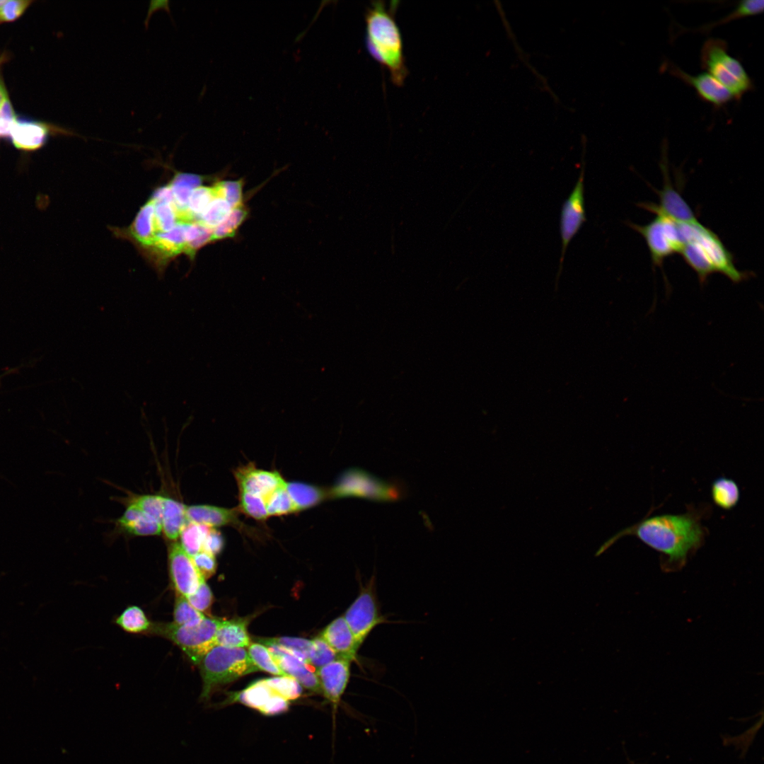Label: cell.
<instances>
[{
  "instance_id": "cell-1",
  "label": "cell",
  "mask_w": 764,
  "mask_h": 764,
  "mask_svg": "<svg viewBox=\"0 0 764 764\" xmlns=\"http://www.w3.org/2000/svg\"><path fill=\"white\" fill-rule=\"evenodd\" d=\"M634 535L663 553L670 563H683L688 553L702 543L704 531L695 514H661L644 519L619 533Z\"/></svg>"
},
{
  "instance_id": "cell-2",
  "label": "cell",
  "mask_w": 764,
  "mask_h": 764,
  "mask_svg": "<svg viewBox=\"0 0 764 764\" xmlns=\"http://www.w3.org/2000/svg\"><path fill=\"white\" fill-rule=\"evenodd\" d=\"M398 1L389 6L381 1L372 2L365 13L366 46L369 54L389 72L397 86L403 85L408 71L399 27L395 20Z\"/></svg>"
},
{
  "instance_id": "cell-3",
  "label": "cell",
  "mask_w": 764,
  "mask_h": 764,
  "mask_svg": "<svg viewBox=\"0 0 764 764\" xmlns=\"http://www.w3.org/2000/svg\"><path fill=\"white\" fill-rule=\"evenodd\" d=\"M203 681L201 699L208 700L221 685L257 671L244 648L214 646L199 662Z\"/></svg>"
},
{
  "instance_id": "cell-4",
  "label": "cell",
  "mask_w": 764,
  "mask_h": 764,
  "mask_svg": "<svg viewBox=\"0 0 764 764\" xmlns=\"http://www.w3.org/2000/svg\"><path fill=\"white\" fill-rule=\"evenodd\" d=\"M700 62L702 68L724 86L734 99L740 100L753 89V83L742 64L728 53L724 40L707 38L701 48Z\"/></svg>"
},
{
  "instance_id": "cell-5",
  "label": "cell",
  "mask_w": 764,
  "mask_h": 764,
  "mask_svg": "<svg viewBox=\"0 0 764 764\" xmlns=\"http://www.w3.org/2000/svg\"><path fill=\"white\" fill-rule=\"evenodd\" d=\"M221 621V618L206 616L194 626H183L174 623H152L148 633L172 641L193 664H199L204 656L216 645V634Z\"/></svg>"
},
{
  "instance_id": "cell-6",
  "label": "cell",
  "mask_w": 764,
  "mask_h": 764,
  "mask_svg": "<svg viewBox=\"0 0 764 764\" xmlns=\"http://www.w3.org/2000/svg\"><path fill=\"white\" fill-rule=\"evenodd\" d=\"M678 224L683 243L687 241L692 242L714 273L726 276L734 283H739L748 277V272L736 267L731 253L714 232L698 221Z\"/></svg>"
},
{
  "instance_id": "cell-7",
  "label": "cell",
  "mask_w": 764,
  "mask_h": 764,
  "mask_svg": "<svg viewBox=\"0 0 764 764\" xmlns=\"http://www.w3.org/2000/svg\"><path fill=\"white\" fill-rule=\"evenodd\" d=\"M343 617L360 647L378 626L388 622L381 610L374 576L360 583L358 595Z\"/></svg>"
},
{
  "instance_id": "cell-8",
  "label": "cell",
  "mask_w": 764,
  "mask_h": 764,
  "mask_svg": "<svg viewBox=\"0 0 764 764\" xmlns=\"http://www.w3.org/2000/svg\"><path fill=\"white\" fill-rule=\"evenodd\" d=\"M329 495L332 498L357 497L374 501L395 500L400 492L393 485L358 468L345 470L331 488Z\"/></svg>"
},
{
  "instance_id": "cell-9",
  "label": "cell",
  "mask_w": 764,
  "mask_h": 764,
  "mask_svg": "<svg viewBox=\"0 0 764 764\" xmlns=\"http://www.w3.org/2000/svg\"><path fill=\"white\" fill-rule=\"evenodd\" d=\"M628 224L644 238L654 266L661 267L666 257L679 253L683 245L678 222L664 215L656 214L645 225Z\"/></svg>"
},
{
  "instance_id": "cell-10",
  "label": "cell",
  "mask_w": 764,
  "mask_h": 764,
  "mask_svg": "<svg viewBox=\"0 0 764 764\" xmlns=\"http://www.w3.org/2000/svg\"><path fill=\"white\" fill-rule=\"evenodd\" d=\"M584 207V166L567 199L564 202L560 214V235L562 250L559 274L562 268L564 257L568 245L586 221Z\"/></svg>"
},
{
  "instance_id": "cell-11",
  "label": "cell",
  "mask_w": 764,
  "mask_h": 764,
  "mask_svg": "<svg viewBox=\"0 0 764 764\" xmlns=\"http://www.w3.org/2000/svg\"><path fill=\"white\" fill-rule=\"evenodd\" d=\"M663 173V187L656 190L659 197L658 204L655 203H641L639 206L654 214L664 215L680 223H693L697 221L695 214L678 191L674 189L668 174L666 157L661 163Z\"/></svg>"
},
{
  "instance_id": "cell-12",
  "label": "cell",
  "mask_w": 764,
  "mask_h": 764,
  "mask_svg": "<svg viewBox=\"0 0 764 764\" xmlns=\"http://www.w3.org/2000/svg\"><path fill=\"white\" fill-rule=\"evenodd\" d=\"M229 702H238L266 716L288 711L289 701L279 695L264 681L258 680L243 690L231 693Z\"/></svg>"
},
{
  "instance_id": "cell-13",
  "label": "cell",
  "mask_w": 764,
  "mask_h": 764,
  "mask_svg": "<svg viewBox=\"0 0 764 764\" xmlns=\"http://www.w3.org/2000/svg\"><path fill=\"white\" fill-rule=\"evenodd\" d=\"M168 568L170 578L175 594L185 597L195 592L202 578L191 556L178 542L168 548Z\"/></svg>"
},
{
  "instance_id": "cell-14",
  "label": "cell",
  "mask_w": 764,
  "mask_h": 764,
  "mask_svg": "<svg viewBox=\"0 0 764 764\" xmlns=\"http://www.w3.org/2000/svg\"><path fill=\"white\" fill-rule=\"evenodd\" d=\"M664 70L695 89L705 102L719 108L734 99L731 93L707 72L690 75L670 61L664 62Z\"/></svg>"
},
{
  "instance_id": "cell-15",
  "label": "cell",
  "mask_w": 764,
  "mask_h": 764,
  "mask_svg": "<svg viewBox=\"0 0 764 764\" xmlns=\"http://www.w3.org/2000/svg\"><path fill=\"white\" fill-rule=\"evenodd\" d=\"M351 664L347 660L337 659L316 671L322 694L332 705L333 719L350 678Z\"/></svg>"
},
{
  "instance_id": "cell-16",
  "label": "cell",
  "mask_w": 764,
  "mask_h": 764,
  "mask_svg": "<svg viewBox=\"0 0 764 764\" xmlns=\"http://www.w3.org/2000/svg\"><path fill=\"white\" fill-rule=\"evenodd\" d=\"M235 477L239 491L259 496L265 502L275 490L286 484L279 473L257 469L253 464L238 468Z\"/></svg>"
},
{
  "instance_id": "cell-17",
  "label": "cell",
  "mask_w": 764,
  "mask_h": 764,
  "mask_svg": "<svg viewBox=\"0 0 764 764\" xmlns=\"http://www.w3.org/2000/svg\"><path fill=\"white\" fill-rule=\"evenodd\" d=\"M332 649L339 659L359 665L358 652L360 646L343 616L328 624L320 635Z\"/></svg>"
},
{
  "instance_id": "cell-18",
  "label": "cell",
  "mask_w": 764,
  "mask_h": 764,
  "mask_svg": "<svg viewBox=\"0 0 764 764\" xmlns=\"http://www.w3.org/2000/svg\"><path fill=\"white\" fill-rule=\"evenodd\" d=\"M274 661L286 675L294 677L301 686L310 691L322 694L318 676L314 672L315 668L311 666L289 652Z\"/></svg>"
},
{
  "instance_id": "cell-19",
  "label": "cell",
  "mask_w": 764,
  "mask_h": 764,
  "mask_svg": "<svg viewBox=\"0 0 764 764\" xmlns=\"http://www.w3.org/2000/svg\"><path fill=\"white\" fill-rule=\"evenodd\" d=\"M237 512L236 509L205 504L187 506L186 508L188 522L203 524L212 528L234 523L237 521Z\"/></svg>"
},
{
  "instance_id": "cell-20",
  "label": "cell",
  "mask_w": 764,
  "mask_h": 764,
  "mask_svg": "<svg viewBox=\"0 0 764 764\" xmlns=\"http://www.w3.org/2000/svg\"><path fill=\"white\" fill-rule=\"evenodd\" d=\"M49 129L43 124L30 121H16L11 130L13 144L23 150H35L45 141Z\"/></svg>"
},
{
  "instance_id": "cell-21",
  "label": "cell",
  "mask_w": 764,
  "mask_h": 764,
  "mask_svg": "<svg viewBox=\"0 0 764 764\" xmlns=\"http://www.w3.org/2000/svg\"><path fill=\"white\" fill-rule=\"evenodd\" d=\"M248 620L243 618L222 620L216 634V645L248 647L251 643L247 630Z\"/></svg>"
},
{
  "instance_id": "cell-22",
  "label": "cell",
  "mask_w": 764,
  "mask_h": 764,
  "mask_svg": "<svg viewBox=\"0 0 764 764\" xmlns=\"http://www.w3.org/2000/svg\"><path fill=\"white\" fill-rule=\"evenodd\" d=\"M186 508V505L172 498H164L161 527L168 539L176 540L188 523Z\"/></svg>"
},
{
  "instance_id": "cell-23",
  "label": "cell",
  "mask_w": 764,
  "mask_h": 764,
  "mask_svg": "<svg viewBox=\"0 0 764 764\" xmlns=\"http://www.w3.org/2000/svg\"><path fill=\"white\" fill-rule=\"evenodd\" d=\"M155 204L150 199L141 207L131 227L132 235L140 243L151 246L158 232L154 220Z\"/></svg>"
},
{
  "instance_id": "cell-24",
  "label": "cell",
  "mask_w": 764,
  "mask_h": 764,
  "mask_svg": "<svg viewBox=\"0 0 764 764\" xmlns=\"http://www.w3.org/2000/svg\"><path fill=\"white\" fill-rule=\"evenodd\" d=\"M186 224H178L171 230L157 235L150 247L163 257H170L184 252Z\"/></svg>"
},
{
  "instance_id": "cell-25",
  "label": "cell",
  "mask_w": 764,
  "mask_h": 764,
  "mask_svg": "<svg viewBox=\"0 0 764 764\" xmlns=\"http://www.w3.org/2000/svg\"><path fill=\"white\" fill-rule=\"evenodd\" d=\"M286 490L296 510L310 508L327 497L323 490L302 482H286Z\"/></svg>"
},
{
  "instance_id": "cell-26",
  "label": "cell",
  "mask_w": 764,
  "mask_h": 764,
  "mask_svg": "<svg viewBox=\"0 0 764 764\" xmlns=\"http://www.w3.org/2000/svg\"><path fill=\"white\" fill-rule=\"evenodd\" d=\"M711 495L713 502L717 507L729 510L734 508L739 502L740 490L734 480L721 477L714 480L712 483Z\"/></svg>"
},
{
  "instance_id": "cell-27",
  "label": "cell",
  "mask_w": 764,
  "mask_h": 764,
  "mask_svg": "<svg viewBox=\"0 0 764 764\" xmlns=\"http://www.w3.org/2000/svg\"><path fill=\"white\" fill-rule=\"evenodd\" d=\"M115 623L125 631L134 634L149 632L152 626L143 610L137 606L125 608Z\"/></svg>"
},
{
  "instance_id": "cell-28",
  "label": "cell",
  "mask_w": 764,
  "mask_h": 764,
  "mask_svg": "<svg viewBox=\"0 0 764 764\" xmlns=\"http://www.w3.org/2000/svg\"><path fill=\"white\" fill-rule=\"evenodd\" d=\"M211 527L188 522L180 533L181 545L191 557L202 550L204 540Z\"/></svg>"
},
{
  "instance_id": "cell-29",
  "label": "cell",
  "mask_w": 764,
  "mask_h": 764,
  "mask_svg": "<svg viewBox=\"0 0 764 764\" xmlns=\"http://www.w3.org/2000/svg\"><path fill=\"white\" fill-rule=\"evenodd\" d=\"M248 654L258 670L277 676H287L274 660L269 649L259 642H251L248 647Z\"/></svg>"
},
{
  "instance_id": "cell-30",
  "label": "cell",
  "mask_w": 764,
  "mask_h": 764,
  "mask_svg": "<svg viewBox=\"0 0 764 764\" xmlns=\"http://www.w3.org/2000/svg\"><path fill=\"white\" fill-rule=\"evenodd\" d=\"M248 214V210L243 204L233 208L227 217L213 228V241L233 237Z\"/></svg>"
},
{
  "instance_id": "cell-31",
  "label": "cell",
  "mask_w": 764,
  "mask_h": 764,
  "mask_svg": "<svg viewBox=\"0 0 764 764\" xmlns=\"http://www.w3.org/2000/svg\"><path fill=\"white\" fill-rule=\"evenodd\" d=\"M175 594L173 610L174 623L183 626H194L199 624L206 617L202 613L192 607L185 596Z\"/></svg>"
},
{
  "instance_id": "cell-32",
  "label": "cell",
  "mask_w": 764,
  "mask_h": 764,
  "mask_svg": "<svg viewBox=\"0 0 764 764\" xmlns=\"http://www.w3.org/2000/svg\"><path fill=\"white\" fill-rule=\"evenodd\" d=\"M154 204V220L158 235L171 230L178 224H183L180 210L173 202Z\"/></svg>"
},
{
  "instance_id": "cell-33",
  "label": "cell",
  "mask_w": 764,
  "mask_h": 764,
  "mask_svg": "<svg viewBox=\"0 0 764 764\" xmlns=\"http://www.w3.org/2000/svg\"><path fill=\"white\" fill-rule=\"evenodd\" d=\"M264 645L274 644L288 649L292 655L306 663L312 640L299 637H281L273 638H260L257 639Z\"/></svg>"
},
{
  "instance_id": "cell-34",
  "label": "cell",
  "mask_w": 764,
  "mask_h": 764,
  "mask_svg": "<svg viewBox=\"0 0 764 764\" xmlns=\"http://www.w3.org/2000/svg\"><path fill=\"white\" fill-rule=\"evenodd\" d=\"M337 659L339 658L335 652L320 636L312 640L306 661L308 664L317 670Z\"/></svg>"
},
{
  "instance_id": "cell-35",
  "label": "cell",
  "mask_w": 764,
  "mask_h": 764,
  "mask_svg": "<svg viewBox=\"0 0 764 764\" xmlns=\"http://www.w3.org/2000/svg\"><path fill=\"white\" fill-rule=\"evenodd\" d=\"M264 681L276 693L289 701L297 699L302 693L301 685L291 676H279L265 678Z\"/></svg>"
},
{
  "instance_id": "cell-36",
  "label": "cell",
  "mask_w": 764,
  "mask_h": 764,
  "mask_svg": "<svg viewBox=\"0 0 764 764\" xmlns=\"http://www.w3.org/2000/svg\"><path fill=\"white\" fill-rule=\"evenodd\" d=\"M231 209L232 208L225 199L216 198L199 217L197 221L213 229L227 217Z\"/></svg>"
},
{
  "instance_id": "cell-37",
  "label": "cell",
  "mask_w": 764,
  "mask_h": 764,
  "mask_svg": "<svg viewBox=\"0 0 764 764\" xmlns=\"http://www.w3.org/2000/svg\"><path fill=\"white\" fill-rule=\"evenodd\" d=\"M269 516H280L297 511L286 485L275 490L265 501Z\"/></svg>"
},
{
  "instance_id": "cell-38",
  "label": "cell",
  "mask_w": 764,
  "mask_h": 764,
  "mask_svg": "<svg viewBox=\"0 0 764 764\" xmlns=\"http://www.w3.org/2000/svg\"><path fill=\"white\" fill-rule=\"evenodd\" d=\"M217 198L214 187L199 186L191 193L187 210L197 221L211 202Z\"/></svg>"
},
{
  "instance_id": "cell-39",
  "label": "cell",
  "mask_w": 764,
  "mask_h": 764,
  "mask_svg": "<svg viewBox=\"0 0 764 764\" xmlns=\"http://www.w3.org/2000/svg\"><path fill=\"white\" fill-rule=\"evenodd\" d=\"M243 185L238 180L219 182L213 187L217 198L225 199L233 209L243 205Z\"/></svg>"
},
{
  "instance_id": "cell-40",
  "label": "cell",
  "mask_w": 764,
  "mask_h": 764,
  "mask_svg": "<svg viewBox=\"0 0 764 764\" xmlns=\"http://www.w3.org/2000/svg\"><path fill=\"white\" fill-rule=\"evenodd\" d=\"M240 509L247 515L257 520H264L269 516L265 500L257 495L240 491Z\"/></svg>"
},
{
  "instance_id": "cell-41",
  "label": "cell",
  "mask_w": 764,
  "mask_h": 764,
  "mask_svg": "<svg viewBox=\"0 0 764 764\" xmlns=\"http://www.w3.org/2000/svg\"><path fill=\"white\" fill-rule=\"evenodd\" d=\"M164 498L158 494H144L134 497L130 504H134L145 514L161 523Z\"/></svg>"
},
{
  "instance_id": "cell-42",
  "label": "cell",
  "mask_w": 764,
  "mask_h": 764,
  "mask_svg": "<svg viewBox=\"0 0 764 764\" xmlns=\"http://www.w3.org/2000/svg\"><path fill=\"white\" fill-rule=\"evenodd\" d=\"M122 529L134 536H154L162 531L161 523L144 513Z\"/></svg>"
},
{
  "instance_id": "cell-43",
  "label": "cell",
  "mask_w": 764,
  "mask_h": 764,
  "mask_svg": "<svg viewBox=\"0 0 764 764\" xmlns=\"http://www.w3.org/2000/svg\"><path fill=\"white\" fill-rule=\"evenodd\" d=\"M186 598L192 607L204 613L209 612L213 602L212 592L205 580L200 582L195 593Z\"/></svg>"
},
{
  "instance_id": "cell-44",
  "label": "cell",
  "mask_w": 764,
  "mask_h": 764,
  "mask_svg": "<svg viewBox=\"0 0 764 764\" xmlns=\"http://www.w3.org/2000/svg\"><path fill=\"white\" fill-rule=\"evenodd\" d=\"M196 568L204 579L210 578L216 572L215 556L205 551H200L192 557Z\"/></svg>"
},
{
  "instance_id": "cell-45",
  "label": "cell",
  "mask_w": 764,
  "mask_h": 764,
  "mask_svg": "<svg viewBox=\"0 0 764 764\" xmlns=\"http://www.w3.org/2000/svg\"><path fill=\"white\" fill-rule=\"evenodd\" d=\"M30 1H6L0 8V21L10 22L18 18L26 9Z\"/></svg>"
},
{
  "instance_id": "cell-46",
  "label": "cell",
  "mask_w": 764,
  "mask_h": 764,
  "mask_svg": "<svg viewBox=\"0 0 764 764\" xmlns=\"http://www.w3.org/2000/svg\"><path fill=\"white\" fill-rule=\"evenodd\" d=\"M16 121L12 106L6 99L0 108V137L9 135Z\"/></svg>"
},
{
  "instance_id": "cell-47",
  "label": "cell",
  "mask_w": 764,
  "mask_h": 764,
  "mask_svg": "<svg viewBox=\"0 0 764 764\" xmlns=\"http://www.w3.org/2000/svg\"><path fill=\"white\" fill-rule=\"evenodd\" d=\"M224 546V540L221 533L211 527L204 540L202 551L207 552L213 555H218Z\"/></svg>"
},
{
  "instance_id": "cell-48",
  "label": "cell",
  "mask_w": 764,
  "mask_h": 764,
  "mask_svg": "<svg viewBox=\"0 0 764 764\" xmlns=\"http://www.w3.org/2000/svg\"><path fill=\"white\" fill-rule=\"evenodd\" d=\"M202 178L197 175L188 173H179L176 175L172 181V185H183L194 190L202 183Z\"/></svg>"
},
{
  "instance_id": "cell-49",
  "label": "cell",
  "mask_w": 764,
  "mask_h": 764,
  "mask_svg": "<svg viewBox=\"0 0 764 764\" xmlns=\"http://www.w3.org/2000/svg\"><path fill=\"white\" fill-rule=\"evenodd\" d=\"M155 204L173 202V195L171 185H167L158 189L151 199Z\"/></svg>"
},
{
  "instance_id": "cell-50",
  "label": "cell",
  "mask_w": 764,
  "mask_h": 764,
  "mask_svg": "<svg viewBox=\"0 0 764 764\" xmlns=\"http://www.w3.org/2000/svg\"><path fill=\"white\" fill-rule=\"evenodd\" d=\"M168 4H169V1H166V0H164V1H161V0H159V1H151L149 8V10H148V13H147V16H146V18L145 20L146 28L148 27V23L149 21V19H150L151 15L153 14V13H154L156 10L165 9L166 11H167V12H168V13L170 12V8H169Z\"/></svg>"
},
{
  "instance_id": "cell-51",
  "label": "cell",
  "mask_w": 764,
  "mask_h": 764,
  "mask_svg": "<svg viewBox=\"0 0 764 764\" xmlns=\"http://www.w3.org/2000/svg\"><path fill=\"white\" fill-rule=\"evenodd\" d=\"M7 99L6 93L4 87L0 84V108Z\"/></svg>"
}]
</instances>
